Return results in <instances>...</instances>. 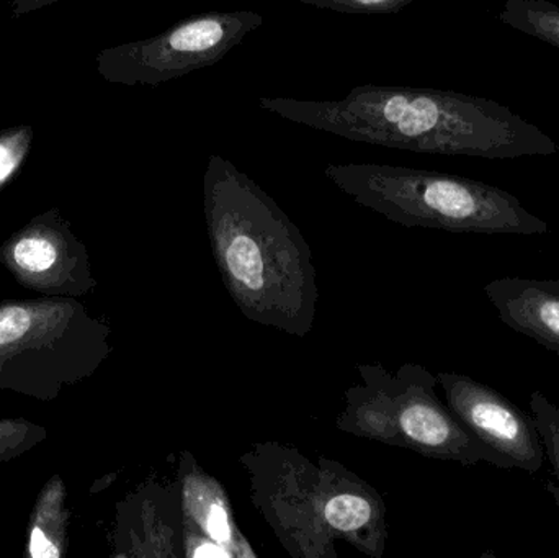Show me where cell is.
<instances>
[{
    "instance_id": "obj_19",
    "label": "cell",
    "mask_w": 559,
    "mask_h": 558,
    "mask_svg": "<svg viewBox=\"0 0 559 558\" xmlns=\"http://www.w3.org/2000/svg\"><path fill=\"white\" fill-rule=\"evenodd\" d=\"M58 2L59 0H10V7H12L13 19H22V16L29 15L36 10L45 9V7Z\"/></svg>"
},
{
    "instance_id": "obj_20",
    "label": "cell",
    "mask_w": 559,
    "mask_h": 558,
    "mask_svg": "<svg viewBox=\"0 0 559 558\" xmlns=\"http://www.w3.org/2000/svg\"><path fill=\"white\" fill-rule=\"evenodd\" d=\"M555 353H557V356H558V359H559V349H558V351H555Z\"/></svg>"
},
{
    "instance_id": "obj_13",
    "label": "cell",
    "mask_w": 559,
    "mask_h": 558,
    "mask_svg": "<svg viewBox=\"0 0 559 558\" xmlns=\"http://www.w3.org/2000/svg\"><path fill=\"white\" fill-rule=\"evenodd\" d=\"M33 140L35 130L29 124L0 130V187L5 186L25 164Z\"/></svg>"
},
{
    "instance_id": "obj_17",
    "label": "cell",
    "mask_w": 559,
    "mask_h": 558,
    "mask_svg": "<svg viewBox=\"0 0 559 558\" xmlns=\"http://www.w3.org/2000/svg\"><path fill=\"white\" fill-rule=\"evenodd\" d=\"M183 557L205 558V557H229L228 550L223 549L215 541L209 539L203 534L195 531L183 530Z\"/></svg>"
},
{
    "instance_id": "obj_8",
    "label": "cell",
    "mask_w": 559,
    "mask_h": 558,
    "mask_svg": "<svg viewBox=\"0 0 559 558\" xmlns=\"http://www.w3.org/2000/svg\"><path fill=\"white\" fill-rule=\"evenodd\" d=\"M318 464L324 485V521L329 533L364 556L383 557L388 520L381 495L334 459L319 455Z\"/></svg>"
},
{
    "instance_id": "obj_18",
    "label": "cell",
    "mask_w": 559,
    "mask_h": 558,
    "mask_svg": "<svg viewBox=\"0 0 559 558\" xmlns=\"http://www.w3.org/2000/svg\"><path fill=\"white\" fill-rule=\"evenodd\" d=\"M29 553L35 558H56L59 557L58 550L55 549L51 543L46 539L43 531L35 530L32 533V546Z\"/></svg>"
},
{
    "instance_id": "obj_1",
    "label": "cell",
    "mask_w": 559,
    "mask_h": 558,
    "mask_svg": "<svg viewBox=\"0 0 559 558\" xmlns=\"http://www.w3.org/2000/svg\"><path fill=\"white\" fill-rule=\"evenodd\" d=\"M262 110L357 143L443 156L518 159L559 146L498 102L440 88L360 85L341 100L261 97Z\"/></svg>"
},
{
    "instance_id": "obj_9",
    "label": "cell",
    "mask_w": 559,
    "mask_h": 558,
    "mask_svg": "<svg viewBox=\"0 0 559 558\" xmlns=\"http://www.w3.org/2000/svg\"><path fill=\"white\" fill-rule=\"evenodd\" d=\"M177 482L182 500L183 530L195 531L228 550L231 558H255L254 547L236 524L228 491L205 468L200 467L192 452L179 459Z\"/></svg>"
},
{
    "instance_id": "obj_7",
    "label": "cell",
    "mask_w": 559,
    "mask_h": 558,
    "mask_svg": "<svg viewBox=\"0 0 559 558\" xmlns=\"http://www.w3.org/2000/svg\"><path fill=\"white\" fill-rule=\"evenodd\" d=\"M445 403L456 418L492 451L511 462L512 468L537 474L545 462V448L534 415L472 377L437 373Z\"/></svg>"
},
{
    "instance_id": "obj_15",
    "label": "cell",
    "mask_w": 559,
    "mask_h": 558,
    "mask_svg": "<svg viewBox=\"0 0 559 558\" xmlns=\"http://www.w3.org/2000/svg\"><path fill=\"white\" fill-rule=\"evenodd\" d=\"M15 261L28 271H46L56 261V249L41 238H25L16 245Z\"/></svg>"
},
{
    "instance_id": "obj_11",
    "label": "cell",
    "mask_w": 559,
    "mask_h": 558,
    "mask_svg": "<svg viewBox=\"0 0 559 558\" xmlns=\"http://www.w3.org/2000/svg\"><path fill=\"white\" fill-rule=\"evenodd\" d=\"M499 22L559 48V5L547 0H506Z\"/></svg>"
},
{
    "instance_id": "obj_12",
    "label": "cell",
    "mask_w": 559,
    "mask_h": 558,
    "mask_svg": "<svg viewBox=\"0 0 559 558\" xmlns=\"http://www.w3.org/2000/svg\"><path fill=\"white\" fill-rule=\"evenodd\" d=\"M531 408L544 441L545 458L550 462L555 480H557V485L548 482L547 487L554 494L559 507V408L542 392L532 393Z\"/></svg>"
},
{
    "instance_id": "obj_2",
    "label": "cell",
    "mask_w": 559,
    "mask_h": 558,
    "mask_svg": "<svg viewBox=\"0 0 559 558\" xmlns=\"http://www.w3.org/2000/svg\"><path fill=\"white\" fill-rule=\"evenodd\" d=\"M203 213L213 259L238 310L251 323L308 336L318 313V271L282 206L233 161L212 154Z\"/></svg>"
},
{
    "instance_id": "obj_5",
    "label": "cell",
    "mask_w": 559,
    "mask_h": 558,
    "mask_svg": "<svg viewBox=\"0 0 559 558\" xmlns=\"http://www.w3.org/2000/svg\"><path fill=\"white\" fill-rule=\"evenodd\" d=\"M255 510L293 558H337L324 521L318 462L278 441L258 442L241 455Z\"/></svg>"
},
{
    "instance_id": "obj_16",
    "label": "cell",
    "mask_w": 559,
    "mask_h": 558,
    "mask_svg": "<svg viewBox=\"0 0 559 558\" xmlns=\"http://www.w3.org/2000/svg\"><path fill=\"white\" fill-rule=\"evenodd\" d=\"M32 318L25 308L10 307L0 310V346L25 336Z\"/></svg>"
},
{
    "instance_id": "obj_10",
    "label": "cell",
    "mask_w": 559,
    "mask_h": 558,
    "mask_svg": "<svg viewBox=\"0 0 559 558\" xmlns=\"http://www.w3.org/2000/svg\"><path fill=\"white\" fill-rule=\"evenodd\" d=\"M486 297L506 327L559 349V282L506 277L485 285Z\"/></svg>"
},
{
    "instance_id": "obj_14",
    "label": "cell",
    "mask_w": 559,
    "mask_h": 558,
    "mask_svg": "<svg viewBox=\"0 0 559 558\" xmlns=\"http://www.w3.org/2000/svg\"><path fill=\"white\" fill-rule=\"evenodd\" d=\"M316 9L334 10L352 15H388L403 10L416 0H299Z\"/></svg>"
},
{
    "instance_id": "obj_3",
    "label": "cell",
    "mask_w": 559,
    "mask_h": 558,
    "mask_svg": "<svg viewBox=\"0 0 559 558\" xmlns=\"http://www.w3.org/2000/svg\"><path fill=\"white\" fill-rule=\"evenodd\" d=\"M324 176L358 205L406 228L527 236L550 229L512 193L455 174L347 163L329 164Z\"/></svg>"
},
{
    "instance_id": "obj_4",
    "label": "cell",
    "mask_w": 559,
    "mask_h": 558,
    "mask_svg": "<svg viewBox=\"0 0 559 558\" xmlns=\"http://www.w3.org/2000/svg\"><path fill=\"white\" fill-rule=\"evenodd\" d=\"M357 372L361 382L345 392L338 431L463 467L512 468L437 396L439 379L427 367L406 363L390 372L383 364H358Z\"/></svg>"
},
{
    "instance_id": "obj_6",
    "label": "cell",
    "mask_w": 559,
    "mask_h": 558,
    "mask_svg": "<svg viewBox=\"0 0 559 558\" xmlns=\"http://www.w3.org/2000/svg\"><path fill=\"white\" fill-rule=\"evenodd\" d=\"M264 22L252 10L187 16L153 38L102 49L97 71L110 84L160 85L222 61Z\"/></svg>"
}]
</instances>
